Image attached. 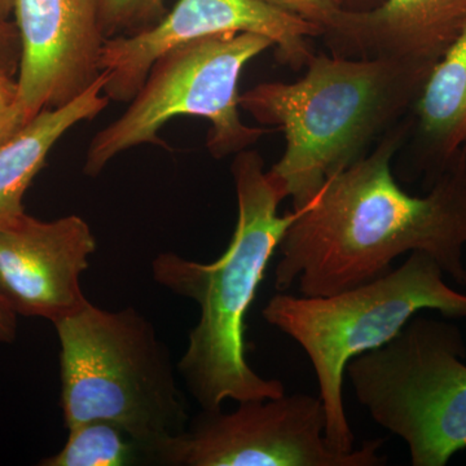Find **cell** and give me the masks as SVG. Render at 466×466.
Returning <instances> with one entry per match:
<instances>
[{"label":"cell","mask_w":466,"mask_h":466,"mask_svg":"<svg viewBox=\"0 0 466 466\" xmlns=\"http://www.w3.org/2000/svg\"><path fill=\"white\" fill-rule=\"evenodd\" d=\"M238 222L228 248L213 263L193 262L174 253L153 260V279L177 296L200 306L177 372L201 410H219L226 400L283 397L284 383L254 372L245 354V318L267 266L299 211L280 216L284 192L265 170L256 150L236 153L232 167Z\"/></svg>","instance_id":"2"},{"label":"cell","mask_w":466,"mask_h":466,"mask_svg":"<svg viewBox=\"0 0 466 466\" xmlns=\"http://www.w3.org/2000/svg\"><path fill=\"white\" fill-rule=\"evenodd\" d=\"M235 33L267 36L274 42L279 60L299 69L314 56L309 38L323 36L324 29L266 0H177L155 25L106 39L100 56L104 94L109 100L130 103L156 61L168 51Z\"/></svg>","instance_id":"9"},{"label":"cell","mask_w":466,"mask_h":466,"mask_svg":"<svg viewBox=\"0 0 466 466\" xmlns=\"http://www.w3.org/2000/svg\"><path fill=\"white\" fill-rule=\"evenodd\" d=\"M431 69L398 58L314 54L299 81L267 82L240 94L241 109L285 135L283 157L267 173L293 210L400 124Z\"/></svg>","instance_id":"3"},{"label":"cell","mask_w":466,"mask_h":466,"mask_svg":"<svg viewBox=\"0 0 466 466\" xmlns=\"http://www.w3.org/2000/svg\"><path fill=\"white\" fill-rule=\"evenodd\" d=\"M15 2L16 0H0V23H7L14 16Z\"/></svg>","instance_id":"22"},{"label":"cell","mask_w":466,"mask_h":466,"mask_svg":"<svg viewBox=\"0 0 466 466\" xmlns=\"http://www.w3.org/2000/svg\"><path fill=\"white\" fill-rule=\"evenodd\" d=\"M412 112L416 173L431 188L466 153V26L431 69Z\"/></svg>","instance_id":"13"},{"label":"cell","mask_w":466,"mask_h":466,"mask_svg":"<svg viewBox=\"0 0 466 466\" xmlns=\"http://www.w3.org/2000/svg\"><path fill=\"white\" fill-rule=\"evenodd\" d=\"M18 106L27 119L76 99L97 78L106 38L100 0H16Z\"/></svg>","instance_id":"10"},{"label":"cell","mask_w":466,"mask_h":466,"mask_svg":"<svg viewBox=\"0 0 466 466\" xmlns=\"http://www.w3.org/2000/svg\"><path fill=\"white\" fill-rule=\"evenodd\" d=\"M16 312L0 294V343L14 342L17 336Z\"/></svg>","instance_id":"20"},{"label":"cell","mask_w":466,"mask_h":466,"mask_svg":"<svg viewBox=\"0 0 466 466\" xmlns=\"http://www.w3.org/2000/svg\"><path fill=\"white\" fill-rule=\"evenodd\" d=\"M274 42L251 33L208 36L168 51L156 61L128 108L92 137L84 173L97 177L116 156L159 143L161 128L177 116L208 119L207 147L222 159L249 149L267 133L240 116L238 84L245 66Z\"/></svg>","instance_id":"7"},{"label":"cell","mask_w":466,"mask_h":466,"mask_svg":"<svg viewBox=\"0 0 466 466\" xmlns=\"http://www.w3.org/2000/svg\"><path fill=\"white\" fill-rule=\"evenodd\" d=\"M21 42L14 21L0 23V64L20 70Z\"/></svg>","instance_id":"18"},{"label":"cell","mask_w":466,"mask_h":466,"mask_svg":"<svg viewBox=\"0 0 466 466\" xmlns=\"http://www.w3.org/2000/svg\"><path fill=\"white\" fill-rule=\"evenodd\" d=\"M18 69L0 64V115L18 106Z\"/></svg>","instance_id":"19"},{"label":"cell","mask_w":466,"mask_h":466,"mask_svg":"<svg viewBox=\"0 0 466 466\" xmlns=\"http://www.w3.org/2000/svg\"><path fill=\"white\" fill-rule=\"evenodd\" d=\"M101 73L76 99L43 109L0 146V225L25 214L24 196L58 140L81 122L91 121L108 106Z\"/></svg>","instance_id":"14"},{"label":"cell","mask_w":466,"mask_h":466,"mask_svg":"<svg viewBox=\"0 0 466 466\" xmlns=\"http://www.w3.org/2000/svg\"><path fill=\"white\" fill-rule=\"evenodd\" d=\"M465 358L456 325L417 314L346 373L373 421L406 441L413 466H444L466 449Z\"/></svg>","instance_id":"6"},{"label":"cell","mask_w":466,"mask_h":466,"mask_svg":"<svg viewBox=\"0 0 466 466\" xmlns=\"http://www.w3.org/2000/svg\"><path fill=\"white\" fill-rule=\"evenodd\" d=\"M466 26V0H382L343 9L324 34L332 55L388 57L434 66Z\"/></svg>","instance_id":"12"},{"label":"cell","mask_w":466,"mask_h":466,"mask_svg":"<svg viewBox=\"0 0 466 466\" xmlns=\"http://www.w3.org/2000/svg\"><path fill=\"white\" fill-rule=\"evenodd\" d=\"M343 5H345V0H343Z\"/></svg>","instance_id":"23"},{"label":"cell","mask_w":466,"mask_h":466,"mask_svg":"<svg viewBox=\"0 0 466 466\" xmlns=\"http://www.w3.org/2000/svg\"><path fill=\"white\" fill-rule=\"evenodd\" d=\"M27 121L29 119L24 115L20 106L0 115V146L7 142L9 137H14Z\"/></svg>","instance_id":"21"},{"label":"cell","mask_w":466,"mask_h":466,"mask_svg":"<svg viewBox=\"0 0 466 466\" xmlns=\"http://www.w3.org/2000/svg\"><path fill=\"white\" fill-rule=\"evenodd\" d=\"M167 0H100V20L106 39L155 25L167 14Z\"/></svg>","instance_id":"16"},{"label":"cell","mask_w":466,"mask_h":466,"mask_svg":"<svg viewBox=\"0 0 466 466\" xmlns=\"http://www.w3.org/2000/svg\"><path fill=\"white\" fill-rule=\"evenodd\" d=\"M443 269L424 251L370 283L325 297L278 294L263 318L305 350L327 415L325 437L339 452L354 449L343 403V380L351 359L381 348L425 309L466 319V294L444 283Z\"/></svg>","instance_id":"5"},{"label":"cell","mask_w":466,"mask_h":466,"mask_svg":"<svg viewBox=\"0 0 466 466\" xmlns=\"http://www.w3.org/2000/svg\"><path fill=\"white\" fill-rule=\"evenodd\" d=\"M266 2L291 15L305 18L309 23L317 24L323 27L324 34L336 25L337 20L345 9L343 0H266Z\"/></svg>","instance_id":"17"},{"label":"cell","mask_w":466,"mask_h":466,"mask_svg":"<svg viewBox=\"0 0 466 466\" xmlns=\"http://www.w3.org/2000/svg\"><path fill=\"white\" fill-rule=\"evenodd\" d=\"M410 127V118L395 125L297 210L278 248L276 289L299 283L302 296H333L388 274L412 251L428 253L444 274L466 284V153L425 196L408 195L391 162Z\"/></svg>","instance_id":"1"},{"label":"cell","mask_w":466,"mask_h":466,"mask_svg":"<svg viewBox=\"0 0 466 466\" xmlns=\"http://www.w3.org/2000/svg\"><path fill=\"white\" fill-rule=\"evenodd\" d=\"M67 431L66 446L42 460V466H127L149 461L140 444L112 422H82Z\"/></svg>","instance_id":"15"},{"label":"cell","mask_w":466,"mask_h":466,"mask_svg":"<svg viewBox=\"0 0 466 466\" xmlns=\"http://www.w3.org/2000/svg\"><path fill=\"white\" fill-rule=\"evenodd\" d=\"M320 398L309 394L238 403L233 412L202 410L168 441L156 462L171 466H381L383 441L339 452L327 437Z\"/></svg>","instance_id":"8"},{"label":"cell","mask_w":466,"mask_h":466,"mask_svg":"<svg viewBox=\"0 0 466 466\" xmlns=\"http://www.w3.org/2000/svg\"><path fill=\"white\" fill-rule=\"evenodd\" d=\"M54 325L66 428L112 422L156 462L162 447L186 431L189 416L155 325L133 308L106 311L90 302Z\"/></svg>","instance_id":"4"},{"label":"cell","mask_w":466,"mask_h":466,"mask_svg":"<svg viewBox=\"0 0 466 466\" xmlns=\"http://www.w3.org/2000/svg\"><path fill=\"white\" fill-rule=\"evenodd\" d=\"M95 250L84 218L45 222L23 214L0 225V294L18 317L55 324L87 305L81 278Z\"/></svg>","instance_id":"11"}]
</instances>
